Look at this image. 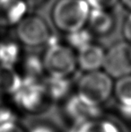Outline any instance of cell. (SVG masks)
<instances>
[{"instance_id":"cell-5","label":"cell","mask_w":131,"mask_h":132,"mask_svg":"<svg viewBox=\"0 0 131 132\" xmlns=\"http://www.w3.org/2000/svg\"><path fill=\"white\" fill-rule=\"evenodd\" d=\"M102 69L112 79L131 75V43L127 40L111 45L105 51Z\"/></svg>"},{"instance_id":"cell-16","label":"cell","mask_w":131,"mask_h":132,"mask_svg":"<svg viewBox=\"0 0 131 132\" xmlns=\"http://www.w3.org/2000/svg\"><path fill=\"white\" fill-rule=\"evenodd\" d=\"M122 34L125 40L131 43V12L128 14L123 22L122 25Z\"/></svg>"},{"instance_id":"cell-9","label":"cell","mask_w":131,"mask_h":132,"mask_svg":"<svg viewBox=\"0 0 131 132\" xmlns=\"http://www.w3.org/2000/svg\"><path fill=\"white\" fill-rule=\"evenodd\" d=\"M22 86V79L13 67L0 65V94H15Z\"/></svg>"},{"instance_id":"cell-12","label":"cell","mask_w":131,"mask_h":132,"mask_svg":"<svg viewBox=\"0 0 131 132\" xmlns=\"http://www.w3.org/2000/svg\"><path fill=\"white\" fill-rule=\"evenodd\" d=\"M75 132H122L120 128L112 120L94 118L79 124Z\"/></svg>"},{"instance_id":"cell-13","label":"cell","mask_w":131,"mask_h":132,"mask_svg":"<svg viewBox=\"0 0 131 132\" xmlns=\"http://www.w3.org/2000/svg\"><path fill=\"white\" fill-rule=\"evenodd\" d=\"M66 36L67 45L73 50H76V51L93 42V35L86 27L66 34Z\"/></svg>"},{"instance_id":"cell-18","label":"cell","mask_w":131,"mask_h":132,"mask_svg":"<svg viewBox=\"0 0 131 132\" xmlns=\"http://www.w3.org/2000/svg\"><path fill=\"white\" fill-rule=\"evenodd\" d=\"M29 7H35L42 5L46 0H24Z\"/></svg>"},{"instance_id":"cell-8","label":"cell","mask_w":131,"mask_h":132,"mask_svg":"<svg viewBox=\"0 0 131 132\" xmlns=\"http://www.w3.org/2000/svg\"><path fill=\"white\" fill-rule=\"evenodd\" d=\"M28 10L24 0H0V26L15 27L29 14Z\"/></svg>"},{"instance_id":"cell-3","label":"cell","mask_w":131,"mask_h":132,"mask_svg":"<svg viewBox=\"0 0 131 132\" xmlns=\"http://www.w3.org/2000/svg\"><path fill=\"white\" fill-rule=\"evenodd\" d=\"M42 59L44 70L50 77L66 78L77 68L76 53L67 44L49 43Z\"/></svg>"},{"instance_id":"cell-17","label":"cell","mask_w":131,"mask_h":132,"mask_svg":"<svg viewBox=\"0 0 131 132\" xmlns=\"http://www.w3.org/2000/svg\"><path fill=\"white\" fill-rule=\"evenodd\" d=\"M30 132H55L48 125H37Z\"/></svg>"},{"instance_id":"cell-1","label":"cell","mask_w":131,"mask_h":132,"mask_svg":"<svg viewBox=\"0 0 131 132\" xmlns=\"http://www.w3.org/2000/svg\"><path fill=\"white\" fill-rule=\"evenodd\" d=\"M85 0H57L50 11L53 26L68 34L86 27L90 13Z\"/></svg>"},{"instance_id":"cell-6","label":"cell","mask_w":131,"mask_h":132,"mask_svg":"<svg viewBox=\"0 0 131 132\" xmlns=\"http://www.w3.org/2000/svg\"><path fill=\"white\" fill-rule=\"evenodd\" d=\"M105 51L101 45L91 42L77 51V67L84 73L101 70L103 67Z\"/></svg>"},{"instance_id":"cell-2","label":"cell","mask_w":131,"mask_h":132,"mask_svg":"<svg viewBox=\"0 0 131 132\" xmlns=\"http://www.w3.org/2000/svg\"><path fill=\"white\" fill-rule=\"evenodd\" d=\"M113 79L102 70L86 72L79 79L76 96L86 104L99 108L113 93Z\"/></svg>"},{"instance_id":"cell-15","label":"cell","mask_w":131,"mask_h":132,"mask_svg":"<svg viewBox=\"0 0 131 132\" xmlns=\"http://www.w3.org/2000/svg\"><path fill=\"white\" fill-rule=\"evenodd\" d=\"M0 132H25L22 127L13 121H5L0 123Z\"/></svg>"},{"instance_id":"cell-11","label":"cell","mask_w":131,"mask_h":132,"mask_svg":"<svg viewBox=\"0 0 131 132\" xmlns=\"http://www.w3.org/2000/svg\"><path fill=\"white\" fill-rule=\"evenodd\" d=\"M21 56V47L18 40L11 39L0 40V65L13 67Z\"/></svg>"},{"instance_id":"cell-4","label":"cell","mask_w":131,"mask_h":132,"mask_svg":"<svg viewBox=\"0 0 131 132\" xmlns=\"http://www.w3.org/2000/svg\"><path fill=\"white\" fill-rule=\"evenodd\" d=\"M15 35L20 44L32 48L48 44L52 37L47 22L34 14H28L16 25Z\"/></svg>"},{"instance_id":"cell-14","label":"cell","mask_w":131,"mask_h":132,"mask_svg":"<svg viewBox=\"0 0 131 132\" xmlns=\"http://www.w3.org/2000/svg\"><path fill=\"white\" fill-rule=\"evenodd\" d=\"M91 9L112 10L119 3V0H85Z\"/></svg>"},{"instance_id":"cell-20","label":"cell","mask_w":131,"mask_h":132,"mask_svg":"<svg viewBox=\"0 0 131 132\" xmlns=\"http://www.w3.org/2000/svg\"><path fill=\"white\" fill-rule=\"evenodd\" d=\"M0 28H1V26H0Z\"/></svg>"},{"instance_id":"cell-10","label":"cell","mask_w":131,"mask_h":132,"mask_svg":"<svg viewBox=\"0 0 131 132\" xmlns=\"http://www.w3.org/2000/svg\"><path fill=\"white\" fill-rule=\"evenodd\" d=\"M112 94L120 110L131 109V75L116 79Z\"/></svg>"},{"instance_id":"cell-19","label":"cell","mask_w":131,"mask_h":132,"mask_svg":"<svg viewBox=\"0 0 131 132\" xmlns=\"http://www.w3.org/2000/svg\"><path fill=\"white\" fill-rule=\"evenodd\" d=\"M119 2H120L125 8L131 12V0H119Z\"/></svg>"},{"instance_id":"cell-7","label":"cell","mask_w":131,"mask_h":132,"mask_svg":"<svg viewBox=\"0 0 131 132\" xmlns=\"http://www.w3.org/2000/svg\"><path fill=\"white\" fill-rule=\"evenodd\" d=\"M116 26V18L112 10L91 9L88 16L86 28L93 37H104L110 35Z\"/></svg>"}]
</instances>
